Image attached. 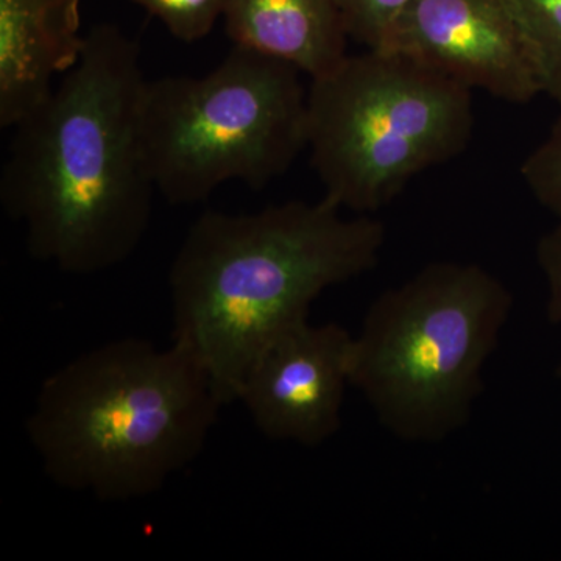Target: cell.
<instances>
[{
	"label": "cell",
	"mask_w": 561,
	"mask_h": 561,
	"mask_svg": "<svg viewBox=\"0 0 561 561\" xmlns=\"http://www.w3.org/2000/svg\"><path fill=\"white\" fill-rule=\"evenodd\" d=\"M386 228L320 202L251 214L208 210L192 225L169 273L172 342L190 350L224 405L238 402L262 351L309 320L324 290L378 265Z\"/></svg>",
	"instance_id": "cell-2"
},
{
	"label": "cell",
	"mask_w": 561,
	"mask_h": 561,
	"mask_svg": "<svg viewBox=\"0 0 561 561\" xmlns=\"http://www.w3.org/2000/svg\"><path fill=\"white\" fill-rule=\"evenodd\" d=\"M300 70L234 46L202 77L149 81L140 102L144 162L172 205H197L228 181L260 191L306 149Z\"/></svg>",
	"instance_id": "cell-6"
},
{
	"label": "cell",
	"mask_w": 561,
	"mask_h": 561,
	"mask_svg": "<svg viewBox=\"0 0 561 561\" xmlns=\"http://www.w3.org/2000/svg\"><path fill=\"white\" fill-rule=\"evenodd\" d=\"M158 18L176 39L195 43L213 31L230 0H131Z\"/></svg>",
	"instance_id": "cell-12"
},
{
	"label": "cell",
	"mask_w": 561,
	"mask_h": 561,
	"mask_svg": "<svg viewBox=\"0 0 561 561\" xmlns=\"http://www.w3.org/2000/svg\"><path fill=\"white\" fill-rule=\"evenodd\" d=\"M474 130L472 91L400 51L348 55L311 80L306 149L328 202L370 214L419 173L459 157Z\"/></svg>",
	"instance_id": "cell-5"
},
{
	"label": "cell",
	"mask_w": 561,
	"mask_h": 561,
	"mask_svg": "<svg viewBox=\"0 0 561 561\" xmlns=\"http://www.w3.org/2000/svg\"><path fill=\"white\" fill-rule=\"evenodd\" d=\"M350 38L367 49H381L412 0H337Z\"/></svg>",
	"instance_id": "cell-13"
},
{
	"label": "cell",
	"mask_w": 561,
	"mask_h": 561,
	"mask_svg": "<svg viewBox=\"0 0 561 561\" xmlns=\"http://www.w3.org/2000/svg\"><path fill=\"white\" fill-rule=\"evenodd\" d=\"M146 83L135 39L95 25L77 65L13 127L0 201L33 260L90 275L142 242L157 191L140 149Z\"/></svg>",
	"instance_id": "cell-1"
},
{
	"label": "cell",
	"mask_w": 561,
	"mask_h": 561,
	"mask_svg": "<svg viewBox=\"0 0 561 561\" xmlns=\"http://www.w3.org/2000/svg\"><path fill=\"white\" fill-rule=\"evenodd\" d=\"M381 49L516 105L541 94L529 50L502 0H412Z\"/></svg>",
	"instance_id": "cell-8"
},
{
	"label": "cell",
	"mask_w": 561,
	"mask_h": 561,
	"mask_svg": "<svg viewBox=\"0 0 561 561\" xmlns=\"http://www.w3.org/2000/svg\"><path fill=\"white\" fill-rule=\"evenodd\" d=\"M80 27V0H0V127H16L77 65Z\"/></svg>",
	"instance_id": "cell-9"
},
{
	"label": "cell",
	"mask_w": 561,
	"mask_h": 561,
	"mask_svg": "<svg viewBox=\"0 0 561 561\" xmlns=\"http://www.w3.org/2000/svg\"><path fill=\"white\" fill-rule=\"evenodd\" d=\"M224 18L234 46L287 62L311 80L348 57L337 0H230Z\"/></svg>",
	"instance_id": "cell-10"
},
{
	"label": "cell",
	"mask_w": 561,
	"mask_h": 561,
	"mask_svg": "<svg viewBox=\"0 0 561 561\" xmlns=\"http://www.w3.org/2000/svg\"><path fill=\"white\" fill-rule=\"evenodd\" d=\"M522 175L538 203L561 221V116L527 160Z\"/></svg>",
	"instance_id": "cell-14"
},
{
	"label": "cell",
	"mask_w": 561,
	"mask_h": 561,
	"mask_svg": "<svg viewBox=\"0 0 561 561\" xmlns=\"http://www.w3.org/2000/svg\"><path fill=\"white\" fill-rule=\"evenodd\" d=\"M512 308L481 265H426L371 302L353 335L351 387L398 440H446L471 420Z\"/></svg>",
	"instance_id": "cell-4"
},
{
	"label": "cell",
	"mask_w": 561,
	"mask_h": 561,
	"mask_svg": "<svg viewBox=\"0 0 561 561\" xmlns=\"http://www.w3.org/2000/svg\"><path fill=\"white\" fill-rule=\"evenodd\" d=\"M225 408L190 350L98 346L41 383L27 435L51 482L101 501L158 493L201 456Z\"/></svg>",
	"instance_id": "cell-3"
},
{
	"label": "cell",
	"mask_w": 561,
	"mask_h": 561,
	"mask_svg": "<svg viewBox=\"0 0 561 561\" xmlns=\"http://www.w3.org/2000/svg\"><path fill=\"white\" fill-rule=\"evenodd\" d=\"M522 33L541 94L561 110V0H502Z\"/></svg>",
	"instance_id": "cell-11"
},
{
	"label": "cell",
	"mask_w": 561,
	"mask_h": 561,
	"mask_svg": "<svg viewBox=\"0 0 561 561\" xmlns=\"http://www.w3.org/2000/svg\"><path fill=\"white\" fill-rule=\"evenodd\" d=\"M351 348L353 334L341 324L305 321L262 351L238 401L265 437L306 448L323 445L342 426Z\"/></svg>",
	"instance_id": "cell-7"
},
{
	"label": "cell",
	"mask_w": 561,
	"mask_h": 561,
	"mask_svg": "<svg viewBox=\"0 0 561 561\" xmlns=\"http://www.w3.org/2000/svg\"><path fill=\"white\" fill-rule=\"evenodd\" d=\"M537 261L546 283H548L549 319L561 324V221L551 231L546 232L537 245ZM557 376L561 382V360L557 367Z\"/></svg>",
	"instance_id": "cell-15"
}]
</instances>
